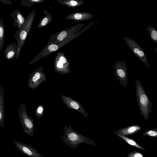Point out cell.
<instances>
[{"mask_svg":"<svg viewBox=\"0 0 157 157\" xmlns=\"http://www.w3.org/2000/svg\"><path fill=\"white\" fill-rule=\"evenodd\" d=\"M114 74L121 84L126 87L128 82V69L125 62L122 60L118 61L114 63Z\"/></svg>","mask_w":157,"mask_h":157,"instance_id":"52a82bcc","label":"cell"},{"mask_svg":"<svg viewBox=\"0 0 157 157\" xmlns=\"http://www.w3.org/2000/svg\"><path fill=\"white\" fill-rule=\"evenodd\" d=\"M141 129V127L135 124L114 132L124 136H128L134 135Z\"/></svg>","mask_w":157,"mask_h":157,"instance_id":"2e32d148","label":"cell"},{"mask_svg":"<svg viewBox=\"0 0 157 157\" xmlns=\"http://www.w3.org/2000/svg\"><path fill=\"white\" fill-rule=\"evenodd\" d=\"M4 94L3 88L0 84V125L3 126L5 123Z\"/></svg>","mask_w":157,"mask_h":157,"instance_id":"e0dca14e","label":"cell"},{"mask_svg":"<svg viewBox=\"0 0 157 157\" xmlns=\"http://www.w3.org/2000/svg\"><path fill=\"white\" fill-rule=\"evenodd\" d=\"M57 2L58 3L66 5L69 7L74 8L82 5L84 1L83 0H59Z\"/></svg>","mask_w":157,"mask_h":157,"instance_id":"ac0fdd59","label":"cell"},{"mask_svg":"<svg viewBox=\"0 0 157 157\" xmlns=\"http://www.w3.org/2000/svg\"><path fill=\"white\" fill-rule=\"evenodd\" d=\"M136 93L137 100L141 115L147 121L152 112L153 103L146 94L140 81L136 79Z\"/></svg>","mask_w":157,"mask_h":157,"instance_id":"7a4b0ae2","label":"cell"},{"mask_svg":"<svg viewBox=\"0 0 157 157\" xmlns=\"http://www.w3.org/2000/svg\"><path fill=\"white\" fill-rule=\"evenodd\" d=\"M157 48H155V50H156V51L157 52V50H156V49H157Z\"/></svg>","mask_w":157,"mask_h":157,"instance_id":"83f0119b","label":"cell"},{"mask_svg":"<svg viewBox=\"0 0 157 157\" xmlns=\"http://www.w3.org/2000/svg\"><path fill=\"white\" fill-rule=\"evenodd\" d=\"M115 133L117 135L124 140L125 141L130 145L134 146L137 148H139L141 150L146 151L143 147L139 145L133 140L130 139L126 137L125 136H123L116 132H115Z\"/></svg>","mask_w":157,"mask_h":157,"instance_id":"ffe728a7","label":"cell"},{"mask_svg":"<svg viewBox=\"0 0 157 157\" xmlns=\"http://www.w3.org/2000/svg\"><path fill=\"white\" fill-rule=\"evenodd\" d=\"M73 39V38H71L67 40L62 41L57 44H47V46L33 59V60L29 63L28 64H33L38 61L42 58L44 57H46L48 55L56 51L60 48Z\"/></svg>","mask_w":157,"mask_h":157,"instance_id":"ba28073f","label":"cell"},{"mask_svg":"<svg viewBox=\"0 0 157 157\" xmlns=\"http://www.w3.org/2000/svg\"><path fill=\"white\" fill-rule=\"evenodd\" d=\"M61 97L63 102L68 108L74 109L78 111L86 118L89 117L87 112L78 101L63 95H61Z\"/></svg>","mask_w":157,"mask_h":157,"instance_id":"30bf717a","label":"cell"},{"mask_svg":"<svg viewBox=\"0 0 157 157\" xmlns=\"http://www.w3.org/2000/svg\"><path fill=\"white\" fill-rule=\"evenodd\" d=\"M127 157H144V156L138 151L130 152L128 155Z\"/></svg>","mask_w":157,"mask_h":157,"instance_id":"484cf974","label":"cell"},{"mask_svg":"<svg viewBox=\"0 0 157 157\" xmlns=\"http://www.w3.org/2000/svg\"><path fill=\"white\" fill-rule=\"evenodd\" d=\"M13 143L19 151L29 157H43L34 148L22 142L14 140Z\"/></svg>","mask_w":157,"mask_h":157,"instance_id":"8fae6325","label":"cell"},{"mask_svg":"<svg viewBox=\"0 0 157 157\" xmlns=\"http://www.w3.org/2000/svg\"><path fill=\"white\" fill-rule=\"evenodd\" d=\"M19 120L23 128V132L29 136L32 137L34 131V123L33 119L28 116L25 104H21L17 111Z\"/></svg>","mask_w":157,"mask_h":157,"instance_id":"5b68a950","label":"cell"},{"mask_svg":"<svg viewBox=\"0 0 157 157\" xmlns=\"http://www.w3.org/2000/svg\"><path fill=\"white\" fill-rule=\"evenodd\" d=\"M64 135L62 140L65 144L71 148L74 149L81 144L84 143L95 145L94 142L88 137L79 134L75 131L70 125L63 127Z\"/></svg>","mask_w":157,"mask_h":157,"instance_id":"6da1fadb","label":"cell"},{"mask_svg":"<svg viewBox=\"0 0 157 157\" xmlns=\"http://www.w3.org/2000/svg\"><path fill=\"white\" fill-rule=\"evenodd\" d=\"M11 16L13 19V25L14 27L17 26L18 29H20L25 21V17L19 10H16L13 12Z\"/></svg>","mask_w":157,"mask_h":157,"instance_id":"4fadbf2b","label":"cell"},{"mask_svg":"<svg viewBox=\"0 0 157 157\" xmlns=\"http://www.w3.org/2000/svg\"><path fill=\"white\" fill-rule=\"evenodd\" d=\"M54 67L55 71L59 73L64 75L68 73L70 71V64H64L59 60L56 56L54 61Z\"/></svg>","mask_w":157,"mask_h":157,"instance_id":"5bb4252c","label":"cell"},{"mask_svg":"<svg viewBox=\"0 0 157 157\" xmlns=\"http://www.w3.org/2000/svg\"><path fill=\"white\" fill-rule=\"evenodd\" d=\"M94 17L92 13L88 12H77L69 14L65 18L67 20L81 21L90 20Z\"/></svg>","mask_w":157,"mask_h":157,"instance_id":"7c38bea8","label":"cell"},{"mask_svg":"<svg viewBox=\"0 0 157 157\" xmlns=\"http://www.w3.org/2000/svg\"><path fill=\"white\" fill-rule=\"evenodd\" d=\"M84 25L83 24H77L57 32L51 36L48 44H57L72 38L77 37L84 31L88 29L86 27L80 30Z\"/></svg>","mask_w":157,"mask_h":157,"instance_id":"3957f363","label":"cell"},{"mask_svg":"<svg viewBox=\"0 0 157 157\" xmlns=\"http://www.w3.org/2000/svg\"><path fill=\"white\" fill-rule=\"evenodd\" d=\"M45 0H21L20 1L21 5L25 7H29L35 3H40L45 2Z\"/></svg>","mask_w":157,"mask_h":157,"instance_id":"603a6c76","label":"cell"},{"mask_svg":"<svg viewBox=\"0 0 157 157\" xmlns=\"http://www.w3.org/2000/svg\"><path fill=\"white\" fill-rule=\"evenodd\" d=\"M144 136L155 137L157 135V129L154 128L152 129L147 130L143 134Z\"/></svg>","mask_w":157,"mask_h":157,"instance_id":"d4e9b609","label":"cell"},{"mask_svg":"<svg viewBox=\"0 0 157 157\" xmlns=\"http://www.w3.org/2000/svg\"><path fill=\"white\" fill-rule=\"evenodd\" d=\"M44 15L40 21L37 26L38 28H40L46 26L51 23L53 17H52L51 13H49L46 10H44Z\"/></svg>","mask_w":157,"mask_h":157,"instance_id":"d6986e66","label":"cell"},{"mask_svg":"<svg viewBox=\"0 0 157 157\" xmlns=\"http://www.w3.org/2000/svg\"><path fill=\"white\" fill-rule=\"evenodd\" d=\"M123 38L135 56L144 64L149 67L150 66L145 54L138 44L132 39L127 37H124Z\"/></svg>","mask_w":157,"mask_h":157,"instance_id":"9c48e42d","label":"cell"},{"mask_svg":"<svg viewBox=\"0 0 157 157\" xmlns=\"http://www.w3.org/2000/svg\"><path fill=\"white\" fill-rule=\"evenodd\" d=\"M5 36V29L3 25V18L1 17L0 19V51L2 49Z\"/></svg>","mask_w":157,"mask_h":157,"instance_id":"44dd1931","label":"cell"},{"mask_svg":"<svg viewBox=\"0 0 157 157\" xmlns=\"http://www.w3.org/2000/svg\"><path fill=\"white\" fill-rule=\"evenodd\" d=\"M44 70L43 67H39L29 75L27 81L29 88L35 89L42 82L47 80L46 77Z\"/></svg>","mask_w":157,"mask_h":157,"instance_id":"8992f818","label":"cell"},{"mask_svg":"<svg viewBox=\"0 0 157 157\" xmlns=\"http://www.w3.org/2000/svg\"><path fill=\"white\" fill-rule=\"evenodd\" d=\"M35 15L36 10L34 9L25 17V21L21 28L17 30L14 34V37L17 40L16 59L19 57L20 51L31 28Z\"/></svg>","mask_w":157,"mask_h":157,"instance_id":"277c9868","label":"cell"},{"mask_svg":"<svg viewBox=\"0 0 157 157\" xmlns=\"http://www.w3.org/2000/svg\"><path fill=\"white\" fill-rule=\"evenodd\" d=\"M146 30L150 36L151 39L155 42L157 43V31L153 27L149 25Z\"/></svg>","mask_w":157,"mask_h":157,"instance_id":"7402d4cb","label":"cell"},{"mask_svg":"<svg viewBox=\"0 0 157 157\" xmlns=\"http://www.w3.org/2000/svg\"><path fill=\"white\" fill-rule=\"evenodd\" d=\"M44 107L42 105H40L37 108L35 111L36 117L39 119L44 115Z\"/></svg>","mask_w":157,"mask_h":157,"instance_id":"cb8c5ba5","label":"cell"},{"mask_svg":"<svg viewBox=\"0 0 157 157\" xmlns=\"http://www.w3.org/2000/svg\"><path fill=\"white\" fill-rule=\"evenodd\" d=\"M0 2L4 4L12 5V3L10 0H0Z\"/></svg>","mask_w":157,"mask_h":157,"instance_id":"4316f807","label":"cell"},{"mask_svg":"<svg viewBox=\"0 0 157 157\" xmlns=\"http://www.w3.org/2000/svg\"><path fill=\"white\" fill-rule=\"evenodd\" d=\"M17 51V45L14 42L7 46L4 52L6 59L10 60L15 57Z\"/></svg>","mask_w":157,"mask_h":157,"instance_id":"9a60e30c","label":"cell"}]
</instances>
